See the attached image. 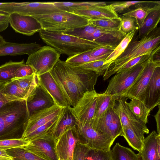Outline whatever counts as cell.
Segmentation results:
<instances>
[{
  "instance_id": "cell-1",
  "label": "cell",
  "mask_w": 160,
  "mask_h": 160,
  "mask_svg": "<svg viewBox=\"0 0 160 160\" xmlns=\"http://www.w3.org/2000/svg\"><path fill=\"white\" fill-rule=\"evenodd\" d=\"M70 107H74L84 94L95 90L98 74L72 66L60 59L49 71Z\"/></svg>"
},
{
  "instance_id": "cell-2",
  "label": "cell",
  "mask_w": 160,
  "mask_h": 160,
  "mask_svg": "<svg viewBox=\"0 0 160 160\" xmlns=\"http://www.w3.org/2000/svg\"><path fill=\"white\" fill-rule=\"evenodd\" d=\"M29 115L26 100L8 102L0 108V140L22 138Z\"/></svg>"
},
{
  "instance_id": "cell-3",
  "label": "cell",
  "mask_w": 160,
  "mask_h": 160,
  "mask_svg": "<svg viewBox=\"0 0 160 160\" xmlns=\"http://www.w3.org/2000/svg\"><path fill=\"white\" fill-rule=\"evenodd\" d=\"M160 28L157 27L147 36L139 40H132L124 52L110 64L103 75L104 80L108 79L130 60L139 57L150 55L152 52L160 47Z\"/></svg>"
},
{
  "instance_id": "cell-4",
  "label": "cell",
  "mask_w": 160,
  "mask_h": 160,
  "mask_svg": "<svg viewBox=\"0 0 160 160\" xmlns=\"http://www.w3.org/2000/svg\"><path fill=\"white\" fill-rule=\"evenodd\" d=\"M39 32L41 38L47 45L55 48L60 54L69 57L98 47L110 46L61 32L42 30Z\"/></svg>"
},
{
  "instance_id": "cell-5",
  "label": "cell",
  "mask_w": 160,
  "mask_h": 160,
  "mask_svg": "<svg viewBox=\"0 0 160 160\" xmlns=\"http://www.w3.org/2000/svg\"><path fill=\"white\" fill-rule=\"evenodd\" d=\"M32 17L40 23L42 30L51 32L70 31L89 25L87 19L66 11Z\"/></svg>"
},
{
  "instance_id": "cell-6",
  "label": "cell",
  "mask_w": 160,
  "mask_h": 160,
  "mask_svg": "<svg viewBox=\"0 0 160 160\" xmlns=\"http://www.w3.org/2000/svg\"><path fill=\"white\" fill-rule=\"evenodd\" d=\"M150 58V57L144 62L128 70L116 73L110 80L103 93L113 96L118 100L124 98L129 88L148 62Z\"/></svg>"
},
{
  "instance_id": "cell-7",
  "label": "cell",
  "mask_w": 160,
  "mask_h": 160,
  "mask_svg": "<svg viewBox=\"0 0 160 160\" xmlns=\"http://www.w3.org/2000/svg\"><path fill=\"white\" fill-rule=\"evenodd\" d=\"M62 11L53 2H0V12L33 16Z\"/></svg>"
},
{
  "instance_id": "cell-8",
  "label": "cell",
  "mask_w": 160,
  "mask_h": 160,
  "mask_svg": "<svg viewBox=\"0 0 160 160\" xmlns=\"http://www.w3.org/2000/svg\"><path fill=\"white\" fill-rule=\"evenodd\" d=\"M76 129L80 143L89 149L109 150L114 141L107 135L100 133L91 123L82 124L77 122Z\"/></svg>"
},
{
  "instance_id": "cell-9",
  "label": "cell",
  "mask_w": 160,
  "mask_h": 160,
  "mask_svg": "<svg viewBox=\"0 0 160 160\" xmlns=\"http://www.w3.org/2000/svg\"><path fill=\"white\" fill-rule=\"evenodd\" d=\"M60 55L55 48L45 46L28 56L25 64L33 68L36 75H39L49 72L59 59Z\"/></svg>"
},
{
  "instance_id": "cell-10",
  "label": "cell",
  "mask_w": 160,
  "mask_h": 160,
  "mask_svg": "<svg viewBox=\"0 0 160 160\" xmlns=\"http://www.w3.org/2000/svg\"><path fill=\"white\" fill-rule=\"evenodd\" d=\"M98 93L95 90L85 93L74 107H68L77 122L90 123L96 110Z\"/></svg>"
},
{
  "instance_id": "cell-11",
  "label": "cell",
  "mask_w": 160,
  "mask_h": 160,
  "mask_svg": "<svg viewBox=\"0 0 160 160\" xmlns=\"http://www.w3.org/2000/svg\"><path fill=\"white\" fill-rule=\"evenodd\" d=\"M158 67H160V62L153 61L151 55L148 62L129 88L124 98L137 99L144 103L146 89L155 68Z\"/></svg>"
},
{
  "instance_id": "cell-12",
  "label": "cell",
  "mask_w": 160,
  "mask_h": 160,
  "mask_svg": "<svg viewBox=\"0 0 160 160\" xmlns=\"http://www.w3.org/2000/svg\"><path fill=\"white\" fill-rule=\"evenodd\" d=\"M127 98H123L118 100L113 109L114 112L118 117L122 129L128 127L139 135L144 137V134H148L149 130L146 124L138 120L129 109L127 104Z\"/></svg>"
},
{
  "instance_id": "cell-13",
  "label": "cell",
  "mask_w": 160,
  "mask_h": 160,
  "mask_svg": "<svg viewBox=\"0 0 160 160\" xmlns=\"http://www.w3.org/2000/svg\"><path fill=\"white\" fill-rule=\"evenodd\" d=\"M66 107L55 104L33 113L29 117L22 138H24L38 128L58 117Z\"/></svg>"
},
{
  "instance_id": "cell-14",
  "label": "cell",
  "mask_w": 160,
  "mask_h": 160,
  "mask_svg": "<svg viewBox=\"0 0 160 160\" xmlns=\"http://www.w3.org/2000/svg\"><path fill=\"white\" fill-rule=\"evenodd\" d=\"M78 142L80 139L76 127L67 130L54 140V149L58 158L64 160H72L73 151Z\"/></svg>"
},
{
  "instance_id": "cell-15",
  "label": "cell",
  "mask_w": 160,
  "mask_h": 160,
  "mask_svg": "<svg viewBox=\"0 0 160 160\" xmlns=\"http://www.w3.org/2000/svg\"><path fill=\"white\" fill-rule=\"evenodd\" d=\"M9 23L15 31L28 36L42 30L40 23L32 16L13 12L9 14Z\"/></svg>"
},
{
  "instance_id": "cell-16",
  "label": "cell",
  "mask_w": 160,
  "mask_h": 160,
  "mask_svg": "<svg viewBox=\"0 0 160 160\" xmlns=\"http://www.w3.org/2000/svg\"><path fill=\"white\" fill-rule=\"evenodd\" d=\"M28 141V144L23 147L26 149L45 159L58 160L54 149V139L53 136L40 137Z\"/></svg>"
},
{
  "instance_id": "cell-17",
  "label": "cell",
  "mask_w": 160,
  "mask_h": 160,
  "mask_svg": "<svg viewBox=\"0 0 160 160\" xmlns=\"http://www.w3.org/2000/svg\"><path fill=\"white\" fill-rule=\"evenodd\" d=\"M26 101L29 117L36 112L56 104L51 96L38 83Z\"/></svg>"
},
{
  "instance_id": "cell-18",
  "label": "cell",
  "mask_w": 160,
  "mask_h": 160,
  "mask_svg": "<svg viewBox=\"0 0 160 160\" xmlns=\"http://www.w3.org/2000/svg\"><path fill=\"white\" fill-rule=\"evenodd\" d=\"M36 76L37 83L51 96L56 104L61 107H70L49 72Z\"/></svg>"
},
{
  "instance_id": "cell-19",
  "label": "cell",
  "mask_w": 160,
  "mask_h": 160,
  "mask_svg": "<svg viewBox=\"0 0 160 160\" xmlns=\"http://www.w3.org/2000/svg\"><path fill=\"white\" fill-rule=\"evenodd\" d=\"M144 104L151 111L160 105V67L156 68L146 89Z\"/></svg>"
},
{
  "instance_id": "cell-20",
  "label": "cell",
  "mask_w": 160,
  "mask_h": 160,
  "mask_svg": "<svg viewBox=\"0 0 160 160\" xmlns=\"http://www.w3.org/2000/svg\"><path fill=\"white\" fill-rule=\"evenodd\" d=\"M73 13L91 20L119 17L118 14L109 5L80 8L75 10Z\"/></svg>"
},
{
  "instance_id": "cell-21",
  "label": "cell",
  "mask_w": 160,
  "mask_h": 160,
  "mask_svg": "<svg viewBox=\"0 0 160 160\" xmlns=\"http://www.w3.org/2000/svg\"><path fill=\"white\" fill-rule=\"evenodd\" d=\"M126 34L122 32L120 28L111 29L98 27L88 40L117 47Z\"/></svg>"
},
{
  "instance_id": "cell-22",
  "label": "cell",
  "mask_w": 160,
  "mask_h": 160,
  "mask_svg": "<svg viewBox=\"0 0 160 160\" xmlns=\"http://www.w3.org/2000/svg\"><path fill=\"white\" fill-rule=\"evenodd\" d=\"M41 47L36 42L19 43L6 41L0 46V56L24 54L29 56Z\"/></svg>"
},
{
  "instance_id": "cell-23",
  "label": "cell",
  "mask_w": 160,
  "mask_h": 160,
  "mask_svg": "<svg viewBox=\"0 0 160 160\" xmlns=\"http://www.w3.org/2000/svg\"><path fill=\"white\" fill-rule=\"evenodd\" d=\"M159 135L153 131L145 138L143 148L138 154L139 160H160V153L157 148V140Z\"/></svg>"
},
{
  "instance_id": "cell-24",
  "label": "cell",
  "mask_w": 160,
  "mask_h": 160,
  "mask_svg": "<svg viewBox=\"0 0 160 160\" xmlns=\"http://www.w3.org/2000/svg\"><path fill=\"white\" fill-rule=\"evenodd\" d=\"M118 100V99L113 96L98 93L95 112L91 123L95 124L103 118L110 109L114 108L116 101Z\"/></svg>"
},
{
  "instance_id": "cell-25",
  "label": "cell",
  "mask_w": 160,
  "mask_h": 160,
  "mask_svg": "<svg viewBox=\"0 0 160 160\" xmlns=\"http://www.w3.org/2000/svg\"><path fill=\"white\" fill-rule=\"evenodd\" d=\"M66 108L58 117L38 128L23 138L30 141L36 138L47 136H52L54 138L56 129L63 116Z\"/></svg>"
},
{
  "instance_id": "cell-26",
  "label": "cell",
  "mask_w": 160,
  "mask_h": 160,
  "mask_svg": "<svg viewBox=\"0 0 160 160\" xmlns=\"http://www.w3.org/2000/svg\"><path fill=\"white\" fill-rule=\"evenodd\" d=\"M160 20V5L147 16L139 28L137 38L141 39L147 36L157 27Z\"/></svg>"
},
{
  "instance_id": "cell-27",
  "label": "cell",
  "mask_w": 160,
  "mask_h": 160,
  "mask_svg": "<svg viewBox=\"0 0 160 160\" xmlns=\"http://www.w3.org/2000/svg\"><path fill=\"white\" fill-rule=\"evenodd\" d=\"M54 5L60 10L71 12L82 8L104 6L106 3L103 2H53Z\"/></svg>"
},
{
  "instance_id": "cell-28",
  "label": "cell",
  "mask_w": 160,
  "mask_h": 160,
  "mask_svg": "<svg viewBox=\"0 0 160 160\" xmlns=\"http://www.w3.org/2000/svg\"><path fill=\"white\" fill-rule=\"evenodd\" d=\"M127 105L130 111L137 118L145 124L148 122V117L151 111L142 102L131 98Z\"/></svg>"
},
{
  "instance_id": "cell-29",
  "label": "cell",
  "mask_w": 160,
  "mask_h": 160,
  "mask_svg": "<svg viewBox=\"0 0 160 160\" xmlns=\"http://www.w3.org/2000/svg\"><path fill=\"white\" fill-rule=\"evenodd\" d=\"M76 120L68 107H67L63 116L56 129L54 140L58 139L67 130L76 127Z\"/></svg>"
},
{
  "instance_id": "cell-30",
  "label": "cell",
  "mask_w": 160,
  "mask_h": 160,
  "mask_svg": "<svg viewBox=\"0 0 160 160\" xmlns=\"http://www.w3.org/2000/svg\"><path fill=\"white\" fill-rule=\"evenodd\" d=\"M112 160H139L138 154L117 142L111 150Z\"/></svg>"
},
{
  "instance_id": "cell-31",
  "label": "cell",
  "mask_w": 160,
  "mask_h": 160,
  "mask_svg": "<svg viewBox=\"0 0 160 160\" xmlns=\"http://www.w3.org/2000/svg\"><path fill=\"white\" fill-rule=\"evenodd\" d=\"M121 136L124 138L129 145L134 150L139 152L142 150L144 145V137L138 134L128 127L122 129Z\"/></svg>"
},
{
  "instance_id": "cell-32",
  "label": "cell",
  "mask_w": 160,
  "mask_h": 160,
  "mask_svg": "<svg viewBox=\"0 0 160 160\" xmlns=\"http://www.w3.org/2000/svg\"><path fill=\"white\" fill-rule=\"evenodd\" d=\"M25 64L23 59L19 62H13L10 60L0 66V82H7L13 78L17 70Z\"/></svg>"
},
{
  "instance_id": "cell-33",
  "label": "cell",
  "mask_w": 160,
  "mask_h": 160,
  "mask_svg": "<svg viewBox=\"0 0 160 160\" xmlns=\"http://www.w3.org/2000/svg\"><path fill=\"white\" fill-rule=\"evenodd\" d=\"M110 54H107L99 57H93L89 55L88 50L69 57L65 62L72 66L77 67L90 62L105 59Z\"/></svg>"
},
{
  "instance_id": "cell-34",
  "label": "cell",
  "mask_w": 160,
  "mask_h": 160,
  "mask_svg": "<svg viewBox=\"0 0 160 160\" xmlns=\"http://www.w3.org/2000/svg\"><path fill=\"white\" fill-rule=\"evenodd\" d=\"M158 5V4L155 5L152 7L140 6L135 9L130 10L120 15V16H128L134 18L139 28L148 15L156 8Z\"/></svg>"
},
{
  "instance_id": "cell-35",
  "label": "cell",
  "mask_w": 160,
  "mask_h": 160,
  "mask_svg": "<svg viewBox=\"0 0 160 160\" xmlns=\"http://www.w3.org/2000/svg\"><path fill=\"white\" fill-rule=\"evenodd\" d=\"M5 93L8 96L14 100H26L29 96L28 92L21 88L13 80L8 82L5 88Z\"/></svg>"
},
{
  "instance_id": "cell-36",
  "label": "cell",
  "mask_w": 160,
  "mask_h": 160,
  "mask_svg": "<svg viewBox=\"0 0 160 160\" xmlns=\"http://www.w3.org/2000/svg\"><path fill=\"white\" fill-rule=\"evenodd\" d=\"M136 31H132L126 34L112 52L105 59V64L112 63L124 51L132 39Z\"/></svg>"
},
{
  "instance_id": "cell-37",
  "label": "cell",
  "mask_w": 160,
  "mask_h": 160,
  "mask_svg": "<svg viewBox=\"0 0 160 160\" xmlns=\"http://www.w3.org/2000/svg\"><path fill=\"white\" fill-rule=\"evenodd\" d=\"M6 151L13 160H48L36 155L23 147L13 148Z\"/></svg>"
},
{
  "instance_id": "cell-38",
  "label": "cell",
  "mask_w": 160,
  "mask_h": 160,
  "mask_svg": "<svg viewBox=\"0 0 160 160\" xmlns=\"http://www.w3.org/2000/svg\"><path fill=\"white\" fill-rule=\"evenodd\" d=\"M113 108L110 109L105 116L95 124L91 123L92 127L100 133L109 136V128L114 112Z\"/></svg>"
},
{
  "instance_id": "cell-39",
  "label": "cell",
  "mask_w": 160,
  "mask_h": 160,
  "mask_svg": "<svg viewBox=\"0 0 160 160\" xmlns=\"http://www.w3.org/2000/svg\"><path fill=\"white\" fill-rule=\"evenodd\" d=\"M11 80L14 81L19 86L28 92L29 96L37 85L36 73L21 78H13Z\"/></svg>"
},
{
  "instance_id": "cell-40",
  "label": "cell",
  "mask_w": 160,
  "mask_h": 160,
  "mask_svg": "<svg viewBox=\"0 0 160 160\" xmlns=\"http://www.w3.org/2000/svg\"><path fill=\"white\" fill-rule=\"evenodd\" d=\"M105 59L95 61L77 67L94 72L99 76L103 75L109 67L110 63L105 64Z\"/></svg>"
},
{
  "instance_id": "cell-41",
  "label": "cell",
  "mask_w": 160,
  "mask_h": 160,
  "mask_svg": "<svg viewBox=\"0 0 160 160\" xmlns=\"http://www.w3.org/2000/svg\"><path fill=\"white\" fill-rule=\"evenodd\" d=\"M89 24L95 26L111 29H118L120 28L121 19L120 17L118 18L103 19L94 20H88Z\"/></svg>"
},
{
  "instance_id": "cell-42",
  "label": "cell",
  "mask_w": 160,
  "mask_h": 160,
  "mask_svg": "<svg viewBox=\"0 0 160 160\" xmlns=\"http://www.w3.org/2000/svg\"><path fill=\"white\" fill-rule=\"evenodd\" d=\"M97 28L98 27L93 25L89 24L83 28L60 32L89 40L90 37L95 31Z\"/></svg>"
},
{
  "instance_id": "cell-43",
  "label": "cell",
  "mask_w": 160,
  "mask_h": 160,
  "mask_svg": "<svg viewBox=\"0 0 160 160\" xmlns=\"http://www.w3.org/2000/svg\"><path fill=\"white\" fill-rule=\"evenodd\" d=\"M29 141L21 138L17 139H9L0 140V150H7L24 147L27 146Z\"/></svg>"
},
{
  "instance_id": "cell-44",
  "label": "cell",
  "mask_w": 160,
  "mask_h": 160,
  "mask_svg": "<svg viewBox=\"0 0 160 160\" xmlns=\"http://www.w3.org/2000/svg\"><path fill=\"white\" fill-rule=\"evenodd\" d=\"M120 17L121 19L120 29L122 32L127 34L132 31L138 30L139 28L134 18L125 16Z\"/></svg>"
},
{
  "instance_id": "cell-45",
  "label": "cell",
  "mask_w": 160,
  "mask_h": 160,
  "mask_svg": "<svg viewBox=\"0 0 160 160\" xmlns=\"http://www.w3.org/2000/svg\"><path fill=\"white\" fill-rule=\"evenodd\" d=\"M122 132V129L120 120L114 112L109 128V135L114 141L118 136H121Z\"/></svg>"
},
{
  "instance_id": "cell-46",
  "label": "cell",
  "mask_w": 160,
  "mask_h": 160,
  "mask_svg": "<svg viewBox=\"0 0 160 160\" xmlns=\"http://www.w3.org/2000/svg\"><path fill=\"white\" fill-rule=\"evenodd\" d=\"M85 160H112L111 150H101L89 149Z\"/></svg>"
},
{
  "instance_id": "cell-47",
  "label": "cell",
  "mask_w": 160,
  "mask_h": 160,
  "mask_svg": "<svg viewBox=\"0 0 160 160\" xmlns=\"http://www.w3.org/2000/svg\"><path fill=\"white\" fill-rule=\"evenodd\" d=\"M145 2H152L160 5L159 1H129L115 2L109 5L118 14V13H121L131 6Z\"/></svg>"
},
{
  "instance_id": "cell-48",
  "label": "cell",
  "mask_w": 160,
  "mask_h": 160,
  "mask_svg": "<svg viewBox=\"0 0 160 160\" xmlns=\"http://www.w3.org/2000/svg\"><path fill=\"white\" fill-rule=\"evenodd\" d=\"M89 149L79 142H77L73 151L72 160H85Z\"/></svg>"
},
{
  "instance_id": "cell-49",
  "label": "cell",
  "mask_w": 160,
  "mask_h": 160,
  "mask_svg": "<svg viewBox=\"0 0 160 160\" xmlns=\"http://www.w3.org/2000/svg\"><path fill=\"white\" fill-rule=\"evenodd\" d=\"M116 47L112 46L100 47L88 50V52L92 57H99L107 54H110Z\"/></svg>"
},
{
  "instance_id": "cell-50",
  "label": "cell",
  "mask_w": 160,
  "mask_h": 160,
  "mask_svg": "<svg viewBox=\"0 0 160 160\" xmlns=\"http://www.w3.org/2000/svg\"><path fill=\"white\" fill-rule=\"evenodd\" d=\"M35 73L33 68L30 65L24 64L16 71L13 78H21L30 76Z\"/></svg>"
},
{
  "instance_id": "cell-51",
  "label": "cell",
  "mask_w": 160,
  "mask_h": 160,
  "mask_svg": "<svg viewBox=\"0 0 160 160\" xmlns=\"http://www.w3.org/2000/svg\"><path fill=\"white\" fill-rule=\"evenodd\" d=\"M150 55H144L130 60L121 68L117 72L128 70L137 64L144 62L149 58Z\"/></svg>"
},
{
  "instance_id": "cell-52",
  "label": "cell",
  "mask_w": 160,
  "mask_h": 160,
  "mask_svg": "<svg viewBox=\"0 0 160 160\" xmlns=\"http://www.w3.org/2000/svg\"><path fill=\"white\" fill-rule=\"evenodd\" d=\"M8 82H0V108L9 102L16 101L8 96L5 93V88Z\"/></svg>"
},
{
  "instance_id": "cell-53",
  "label": "cell",
  "mask_w": 160,
  "mask_h": 160,
  "mask_svg": "<svg viewBox=\"0 0 160 160\" xmlns=\"http://www.w3.org/2000/svg\"><path fill=\"white\" fill-rule=\"evenodd\" d=\"M9 14L0 12V32L5 30L9 25Z\"/></svg>"
},
{
  "instance_id": "cell-54",
  "label": "cell",
  "mask_w": 160,
  "mask_h": 160,
  "mask_svg": "<svg viewBox=\"0 0 160 160\" xmlns=\"http://www.w3.org/2000/svg\"><path fill=\"white\" fill-rule=\"evenodd\" d=\"M158 110L157 113L154 116L157 124V133L160 134V105L158 106Z\"/></svg>"
},
{
  "instance_id": "cell-55",
  "label": "cell",
  "mask_w": 160,
  "mask_h": 160,
  "mask_svg": "<svg viewBox=\"0 0 160 160\" xmlns=\"http://www.w3.org/2000/svg\"><path fill=\"white\" fill-rule=\"evenodd\" d=\"M0 160H13L5 150H0Z\"/></svg>"
},
{
  "instance_id": "cell-56",
  "label": "cell",
  "mask_w": 160,
  "mask_h": 160,
  "mask_svg": "<svg viewBox=\"0 0 160 160\" xmlns=\"http://www.w3.org/2000/svg\"><path fill=\"white\" fill-rule=\"evenodd\" d=\"M6 41L2 36L0 35V46L4 43Z\"/></svg>"
},
{
  "instance_id": "cell-57",
  "label": "cell",
  "mask_w": 160,
  "mask_h": 160,
  "mask_svg": "<svg viewBox=\"0 0 160 160\" xmlns=\"http://www.w3.org/2000/svg\"><path fill=\"white\" fill-rule=\"evenodd\" d=\"M58 160H64L62 159L61 158H58Z\"/></svg>"
},
{
  "instance_id": "cell-58",
  "label": "cell",
  "mask_w": 160,
  "mask_h": 160,
  "mask_svg": "<svg viewBox=\"0 0 160 160\" xmlns=\"http://www.w3.org/2000/svg\"></svg>"
}]
</instances>
